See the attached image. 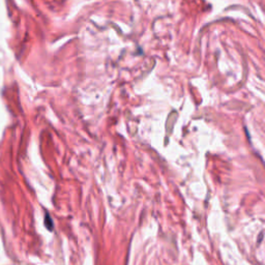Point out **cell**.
I'll return each mask as SVG.
<instances>
[{
	"instance_id": "1",
	"label": "cell",
	"mask_w": 265,
	"mask_h": 265,
	"mask_svg": "<svg viewBox=\"0 0 265 265\" xmlns=\"http://www.w3.org/2000/svg\"><path fill=\"white\" fill-rule=\"evenodd\" d=\"M45 223H46V226L49 230H53V223H52V220H51V218L49 217V215L46 216V220H45Z\"/></svg>"
}]
</instances>
